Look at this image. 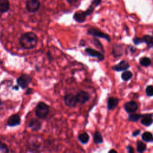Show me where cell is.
<instances>
[{
    "mask_svg": "<svg viewBox=\"0 0 153 153\" xmlns=\"http://www.w3.org/2000/svg\"><path fill=\"white\" fill-rule=\"evenodd\" d=\"M85 52L87 53V54H88L89 56H90L91 57L98 58L99 59V60L102 61V60H104V58H105L104 55L102 53H101V52H99L93 49H92L90 47L86 48L85 49Z\"/></svg>",
    "mask_w": 153,
    "mask_h": 153,
    "instance_id": "30bf717a",
    "label": "cell"
},
{
    "mask_svg": "<svg viewBox=\"0 0 153 153\" xmlns=\"http://www.w3.org/2000/svg\"><path fill=\"white\" fill-rule=\"evenodd\" d=\"M130 47H131V48H130V51H131L132 53H135V51H136V48L134 47H133V46H130Z\"/></svg>",
    "mask_w": 153,
    "mask_h": 153,
    "instance_id": "74e56055",
    "label": "cell"
},
{
    "mask_svg": "<svg viewBox=\"0 0 153 153\" xmlns=\"http://www.w3.org/2000/svg\"><path fill=\"white\" fill-rule=\"evenodd\" d=\"M32 80V78L30 75L28 74H23L16 79V82L21 89H25L31 83Z\"/></svg>",
    "mask_w": 153,
    "mask_h": 153,
    "instance_id": "3957f363",
    "label": "cell"
},
{
    "mask_svg": "<svg viewBox=\"0 0 153 153\" xmlns=\"http://www.w3.org/2000/svg\"><path fill=\"white\" fill-rule=\"evenodd\" d=\"M9 151L8 146L5 143L0 141V153H8Z\"/></svg>",
    "mask_w": 153,
    "mask_h": 153,
    "instance_id": "d4e9b609",
    "label": "cell"
},
{
    "mask_svg": "<svg viewBox=\"0 0 153 153\" xmlns=\"http://www.w3.org/2000/svg\"><path fill=\"white\" fill-rule=\"evenodd\" d=\"M76 101H77L78 104H85L86 102H88L90 98V95L88 92L83 90H81L79 92L77 93L75 95Z\"/></svg>",
    "mask_w": 153,
    "mask_h": 153,
    "instance_id": "52a82bcc",
    "label": "cell"
},
{
    "mask_svg": "<svg viewBox=\"0 0 153 153\" xmlns=\"http://www.w3.org/2000/svg\"><path fill=\"white\" fill-rule=\"evenodd\" d=\"M10 9L9 0H0V13H5Z\"/></svg>",
    "mask_w": 153,
    "mask_h": 153,
    "instance_id": "5bb4252c",
    "label": "cell"
},
{
    "mask_svg": "<svg viewBox=\"0 0 153 153\" xmlns=\"http://www.w3.org/2000/svg\"><path fill=\"white\" fill-rule=\"evenodd\" d=\"M142 39L149 49L153 48V37L150 35H145L142 37Z\"/></svg>",
    "mask_w": 153,
    "mask_h": 153,
    "instance_id": "ac0fdd59",
    "label": "cell"
},
{
    "mask_svg": "<svg viewBox=\"0 0 153 153\" xmlns=\"http://www.w3.org/2000/svg\"><path fill=\"white\" fill-rule=\"evenodd\" d=\"M153 122L152 118V115L151 114H145L143 115L141 120V123L145 126H149Z\"/></svg>",
    "mask_w": 153,
    "mask_h": 153,
    "instance_id": "9a60e30c",
    "label": "cell"
},
{
    "mask_svg": "<svg viewBox=\"0 0 153 153\" xmlns=\"http://www.w3.org/2000/svg\"><path fill=\"white\" fill-rule=\"evenodd\" d=\"M127 151L129 153H132L134 152V149L131 146H127Z\"/></svg>",
    "mask_w": 153,
    "mask_h": 153,
    "instance_id": "d6a6232c",
    "label": "cell"
},
{
    "mask_svg": "<svg viewBox=\"0 0 153 153\" xmlns=\"http://www.w3.org/2000/svg\"><path fill=\"white\" fill-rule=\"evenodd\" d=\"M101 1L102 0H92V5L96 7L101 4Z\"/></svg>",
    "mask_w": 153,
    "mask_h": 153,
    "instance_id": "4dcf8cb0",
    "label": "cell"
},
{
    "mask_svg": "<svg viewBox=\"0 0 153 153\" xmlns=\"http://www.w3.org/2000/svg\"><path fill=\"white\" fill-rule=\"evenodd\" d=\"M47 57H48V59H49V60L50 61H51V60L53 59L51 52L48 51V53H47Z\"/></svg>",
    "mask_w": 153,
    "mask_h": 153,
    "instance_id": "e575fe53",
    "label": "cell"
},
{
    "mask_svg": "<svg viewBox=\"0 0 153 153\" xmlns=\"http://www.w3.org/2000/svg\"><path fill=\"white\" fill-rule=\"evenodd\" d=\"M38 41L37 35L32 32H25L21 35L19 44L25 50H31L36 47Z\"/></svg>",
    "mask_w": 153,
    "mask_h": 153,
    "instance_id": "6da1fadb",
    "label": "cell"
},
{
    "mask_svg": "<svg viewBox=\"0 0 153 153\" xmlns=\"http://www.w3.org/2000/svg\"><path fill=\"white\" fill-rule=\"evenodd\" d=\"M143 42L142 38H135L133 39V43L135 44H140Z\"/></svg>",
    "mask_w": 153,
    "mask_h": 153,
    "instance_id": "f546056e",
    "label": "cell"
},
{
    "mask_svg": "<svg viewBox=\"0 0 153 153\" xmlns=\"http://www.w3.org/2000/svg\"><path fill=\"white\" fill-rule=\"evenodd\" d=\"M133 74L129 71L124 72L121 75V78L124 81H128L132 78Z\"/></svg>",
    "mask_w": 153,
    "mask_h": 153,
    "instance_id": "7402d4cb",
    "label": "cell"
},
{
    "mask_svg": "<svg viewBox=\"0 0 153 153\" xmlns=\"http://www.w3.org/2000/svg\"><path fill=\"white\" fill-rule=\"evenodd\" d=\"M88 14L86 11H77L75 13L73 16L74 20L78 23H83L86 21V18L88 16Z\"/></svg>",
    "mask_w": 153,
    "mask_h": 153,
    "instance_id": "8fae6325",
    "label": "cell"
},
{
    "mask_svg": "<svg viewBox=\"0 0 153 153\" xmlns=\"http://www.w3.org/2000/svg\"><path fill=\"white\" fill-rule=\"evenodd\" d=\"M113 53L114 56L115 57L121 56L123 54V49H122V47H121V46H120V45L115 46L113 48Z\"/></svg>",
    "mask_w": 153,
    "mask_h": 153,
    "instance_id": "ffe728a7",
    "label": "cell"
},
{
    "mask_svg": "<svg viewBox=\"0 0 153 153\" xmlns=\"http://www.w3.org/2000/svg\"><path fill=\"white\" fill-rule=\"evenodd\" d=\"M63 102L66 106L68 107H74L78 104L76 96L73 93H68L65 95Z\"/></svg>",
    "mask_w": 153,
    "mask_h": 153,
    "instance_id": "5b68a950",
    "label": "cell"
},
{
    "mask_svg": "<svg viewBox=\"0 0 153 153\" xmlns=\"http://www.w3.org/2000/svg\"><path fill=\"white\" fill-rule=\"evenodd\" d=\"M126 111L128 113H132L135 112L138 108V104L135 101H130L126 103L124 105Z\"/></svg>",
    "mask_w": 153,
    "mask_h": 153,
    "instance_id": "7c38bea8",
    "label": "cell"
},
{
    "mask_svg": "<svg viewBox=\"0 0 153 153\" xmlns=\"http://www.w3.org/2000/svg\"><path fill=\"white\" fill-rule=\"evenodd\" d=\"M119 99L115 98H110L108 100V109L110 111L113 110L118 105Z\"/></svg>",
    "mask_w": 153,
    "mask_h": 153,
    "instance_id": "2e32d148",
    "label": "cell"
},
{
    "mask_svg": "<svg viewBox=\"0 0 153 153\" xmlns=\"http://www.w3.org/2000/svg\"><path fill=\"white\" fill-rule=\"evenodd\" d=\"M93 11H94V7H93L92 5H91V6H90L87 9V10L86 11V13L88 14V15L89 16V15H91L93 13Z\"/></svg>",
    "mask_w": 153,
    "mask_h": 153,
    "instance_id": "f1b7e54d",
    "label": "cell"
},
{
    "mask_svg": "<svg viewBox=\"0 0 153 153\" xmlns=\"http://www.w3.org/2000/svg\"><path fill=\"white\" fill-rule=\"evenodd\" d=\"M140 133V130H135V131H134L133 132V136H136L139 135Z\"/></svg>",
    "mask_w": 153,
    "mask_h": 153,
    "instance_id": "836d02e7",
    "label": "cell"
},
{
    "mask_svg": "<svg viewBox=\"0 0 153 153\" xmlns=\"http://www.w3.org/2000/svg\"><path fill=\"white\" fill-rule=\"evenodd\" d=\"M19 85H16V86H15L13 88V89H14V90H19Z\"/></svg>",
    "mask_w": 153,
    "mask_h": 153,
    "instance_id": "8d00e7d4",
    "label": "cell"
},
{
    "mask_svg": "<svg viewBox=\"0 0 153 153\" xmlns=\"http://www.w3.org/2000/svg\"><path fill=\"white\" fill-rule=\"evenodd\" d=\"M89 139H90L89 135L86 132L81 133L78 136V139L82 144L88 143V142L89 141Z\"/></svg>",
    "mask_w": 153,
    "mask_h": 153,
    "instance_id": "e0dca14e",
    "label": "cell"
},
{
    "mask_svg": "<svg viewBox=\"0 0 153 153\" xmlns=\"http://www.w3.org/2000/svg\"><path fill=\"white\" fill-rule=\"evenodd\" d=\"M93 41H94V44H95V45L97 47H98L99 49H101V50L104 51L103 46H102V45L101 44V43H100V41H99L97 38H94V39H93Z\"/></svg>",
    "mask_w": 153,
    "mask_h": 153,
    "instance_id": "83f0119b",
    "label": "cell"
},
{
    "mask_svg": "<svg viewBox=\"0 0 153 153\" xmlns=\"http://www.w3.org/2000/svg\"><path fill=\"white\" fill-rule=\"evenodd\" d=\"M93 141L95 144H101L103 142V138L101 133L99 132L96 131L94 133Z\"/></svg>",
    "mask_w": 153,
    "mask_h": 153,
    "instance_id": "d6986e66",
    "label": "cell"
},
{
    "mask_svg": "<svg viewBox=\"0 0 153 153\" xmlns=\"http://www.w3.org/2000/svg\"><path fill=\"white\" fill-rule=\"evenodd\" d=\"M21 123V117L17 114L12 115L7 121V125L9 127H16V126H19Z\"/></svg>",
    "mask_w": 153,
    "mask_h": 153,
    "instance_id": "ba28073f",
    "label": "cell"
},
{
    "mask_svg": "<svg viewBox=\"0 0 153 153\" xmlns=\"http://www.w3.org/2000/svg\"><path fill=\"white\" fill-rule=\"evenodd\" d=\"M76 1H77V0H67V1H68V3H69V4H73V3H75Z\"/></svg>",
    "mask_w": 153,
    "mask_h": 153,
    "instance_id": "d590c367",
    "label": "cell"
},
{
    "mask_svg": "<svg viewBox=\"0 0 153 153\" xmlns=\"http://www.w3.org/2000/svg\"><path fill=\"white\" fill-rule=\"evenodd\" d=\"M142 138L144 141L147 142H153V136H152V134L148 132L143 133L142 136Z\"/></svg>",
    "mask_w": 153,
    "mask_h": 153,
    "instance_id": "44dd1931",
    "label": "cell"
},
{
    "mask_svg": "<svg viewBox=\"0 0 153 153\" xmlns=\"http://www.w3.org/2000/svg\"><path fill=\"white\" fill-rule=\"evenodd\" d=\"M109 152H114V153H117V151L115 150V149H111V150H110V151H109Z\"/></svg>",
    "mask_w": 153,
    "mask_h": 153,
    "instance_id": "f35d334b",
    "label": "cell"
},
{
    "mask_svg": "<svg viewBox=\"0 0 153 153\" xmlns=\"http://www.w3.org/2000/svg\"><path fill=\"white\" fill-rule=\"evenodd\" d=\"M2 104H3V102L1 101H0V106H1Z\"/></svg>",
    "mask_w": 153,
    "mask_h": 153,
    "instance_id": "ab89813d",
    "label": "cell"
},
{
    "mask_svg": "<svg viewBox=\"0 0 153 153\" xmlns=\"http://www.w3.org/2000/svg\"><path fill=\"white\" fill-rule=\"evenodd\" d=\"M129 67L130 65L125 60H122L119 63L113 66L112 68L116 71H122L127 69Z\"/></svg>",
    "mask_w": 153,
    "mask_h": 153,
    "instance_id": "4fadbf2b",
    "label": "cell"
},
{
    "mask_svg": "<svg viewBox=\"0 0 153 153\" xmlns=\"http://www.w3.org/2000/svg\"><path fill=\"white\" fill-rule=\"evenodd\" d=\"M146 149V146L141 141L137 142V151L139 152H142Z\"/></svg>",
    "mask_w": 153,
    "mask_h": 153,
    "instance_id": "cb8c5ba5",
    "label": "cell"
},
{
    "mask_svg": "<svg viewBox=\"0 0 153 153\" xmlns=\"http://www.w3.org/2000/svg\"><path fill=\"white\" fill-rule=\"evenodd\" d=\"M28 127L34 132H37L42 128V122L38 118H32L28 123Z\"/></svg>",
    "mask_w": 153,
    "mask_h": 153,
    "instance_id": "9c48e42d",
    "label": "cell"
},
{
    "mask_svg": "<svg viewBox=\"0 0 153 153\" xmlns=\"http://www.w3.org/2000/svg\"><path fill=\"white\" fill-rule=\"evenodd\" d=\"M139 62H140V64L143 66H148L151 63V61L150 59L146 57H143L140 58L139 60Z\"/></svg>",
    "mask_w": 153,
    "mask_h": 153,
    "instance_id": "603a6c76",
    "label": "cell"
},
{
    "mask_svg": "<svg viewBox=\"0 0 153 153\" xmlns=\"http://www.w3.org/2000/svg\"><path fill=\"white\" fill-rule=\"evenodd\" d=\"M88 33L89 35H93L94 37H99V38H104L106 40H107L108 41H110L111 39L110 37L108 35L104 33L103 32H102L101 31L95 28H91L90 29H88Z\"/></svg>",
    "mask_w": 153,
    "mask_h": 153,
    "instance_id": "8992f818",
    "label": "cell"
},
{
    "mask_svg": "<svg viewBox=\"0 0 153 153\" xmlns=\"http://www.w3.org/2000/svg\"><path fill=\"white\" fill-rule=\"evenodd\" d=\"M143 115L142 114H132L129 115L128 119L131 121H137L139 119L142 118Z\"/></svg>",
    "mask_w": 153,
    "mask_h": 153,
    "instance_id": "484cf974",
    "label": "cell"
},
{
    "mask_svg": "<svg viewBox=\"0 0 153 153\" xmlns=\"http://www.w3.org/2000/svg\"><path fill=\"white\" fill-rule=\"evenodd\" d=\"M146 93L148 96H153V86H148L145 90Z\"/></svg>",
    "mask_w": 153,
    "mask_h": 153,
    "instance_id": "4316f807",
    "label": "cell"
},
{
    "mask_svg": "<svg viewBox=\"0 0 153 153\" xmlns=\"http://www.w3.org/2000/svg\"><path fill=\"white\" fill-rule=\"evenodd\" d=\"M50 112V107L44 102H40L35 110L36 117L40 119H44Z\"/></svg>",
    "mask_w": 153,
    "mask_h": 153,
    "instance_id": "7a4b0ae2",
    "label": "cell"
},
{
    "mask_svg": "<svg viewBox=\"0 0 153 153\" xmlns=\"http://www.w3.org/2000/svg\"><path fill=\"white\" fill-rule=\"evenodd\" d=\"M32 92H33V89L32 88H28L26 90V92H25V95H29L31 93H32Z\"/></svg>",
    "mask_w": 153,
    "mask_h": 153,
    "instance_id": "1f68e13d",
    "label": "cell"
},
{
    "mask_svg": "<svg viewBox=\"0 0 153 153\" xmlns=\"http://www.w3.org/2000/svg\"><path fill=\"white\" fill-rule=\"evenodd\" d=\"M40 2L39 0H26V8L28 12L36 13L40 8Z\"/></svg>",
    "mask_w": 153,
    "mask_h": 153,
    "instance_id": "277c9868",
    "label": "cell"
}]
</instances>
